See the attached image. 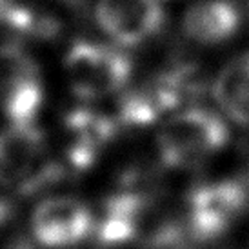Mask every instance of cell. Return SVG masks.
I'll use <instances>...</instances> for the list:
<instances>
[{"instance_id": "cell-10", "label": "cell", "mask_w": 249, "mask_h": 249, "mask_svg": "<svg viewBox=\"0 0 249 249\" xmlns=\"http://www.w3.org/2000/svg\"><path fill=\"white\" fill-rule=\"evenodd\" d=\"M144 213V202L139 195H115L104 209V216L97 229L98 240L104 246H122L139 233V224Z\"/></svg>"}, {"instance_id": "cell-1", "label": "cell", "mask_w": 249, "mask_h": 249, "mask_svg": "<svg viewBox=\"0 0 249 249\" xmlns=\"http://www.w3.org/2000/svg\"><path fill=\"white\" fill-rule=\"evenodd\" d=\"M228 140V125L216 113L193 107L167 118L160 127L157 144L166 166L189 167L213 157Z\"/></svg>"}, {"instance_id": "cell-7", "label": "cell", "mask_w": 249, "mask_h": 249, "mask_svg": "<svg viewBox=\"0 0 249 249\" xmlns=\"http://www.w3.org/2000/svg\"><path fill=\"white\" fill-rule=\"evenodd\" d=\"M242 15L231 0H198L182 18V29L191 40L204 46L224 44L236 35Z\"/></svg>"}, {"instance_id": "cell-8", "label": "cell", "mask_w": 249, "mask_h": 249, "mask_svg": "<svg viewBox=\"0 0 249 249\" xmlns=\"http://www.w3.org/2000/svg\"><path fill=\"white\" fill-rule=\"evenodd\" d=\"M66 129L70 133V162L78 169H86L97 159L100 149L115 135V122L93 111L78 109L66 118Z\"/></svg>"}, {"instance_id": "cell-6", "label": "cell", "mask_w": 249, "mask_h": 249, "mask_svg": "<svg viewBox=\"0 0 249 249\" xmlns=\"http://www.w3.org/2000/svg\"><path fill=\"white\" fill-rule=\"evenodd\" d=\"M93 214L80 200L51 196L40 202L31 216L33 235L46 248H71L93 229Z\"/></svg>"}, {"instance_id": "cell-9", "label": "cell", "mask_w": 249, "mask_h": 249, "mask_svg": "<svg viewBox=\"0 0 249 249\" xmlns=\"http://www.w3.org/2000/svg\"><path fill=\"white\" fill-rule=\"evenodd\" d=\"M213 95L233 122L249 125V51L222 68L214 80Z\"/></svg>"}, {"instance_id": "cell-3", "label": "cell", "mask_w": 249, "mask_h": 249, "mask_svg": "<svg viewBox=\"0 0 249 249\" xmlns=\"http://www.w3.org/2000/svg\"><path fill=\"white\" fill-rule=\"evenodd\" d=\"M46 140L35 124L13 125L0 133V184L28 193L53 178Z\"/></svg>"}, {"instance_id": "cell-2", "label": "cell", "mask_w": 249, "mask_h": 249, "mask_svg": "<svg viewBox=\"0 0 249 249\" xmlns=\"http://www.w3.org/2000/svg\"><path fill=\"white\" fill-rule=\"evenodd\" d=\"M64 70L73 93L91 102L125 88L131 76V62L111 46L80 40L68 49Z\"/></svg>"}, {"instance_id": "cell-4", "label": "cell", "mask_w": 249, "mask_h": 249, "mask_svg": "<svg viewBox=\"0 0 249 249\" xmlns=\"http://www.w3.org/2000/svg\"><path fill=\"white\" fill-rule=\"evenodd\" d=\"M248 204V189L235 180L196 187L187 198V229L195 238L222 235Z\"/></svg>"}, {"instance_id": "cell-5", "label": "cell", "mask_w": 249, "mask_h": 249, "mask_svg": "<svg viewBox=\"0 0 249 249\" xmlns=\"http://www.w3.org/2000/svg\"><path fill=\"white\" fill-rule=\"evenodd\" d=\"M95 18L113 42L139 46L159 33L166 17L159 0H98Z\"/></svg>"}]
</instances>
